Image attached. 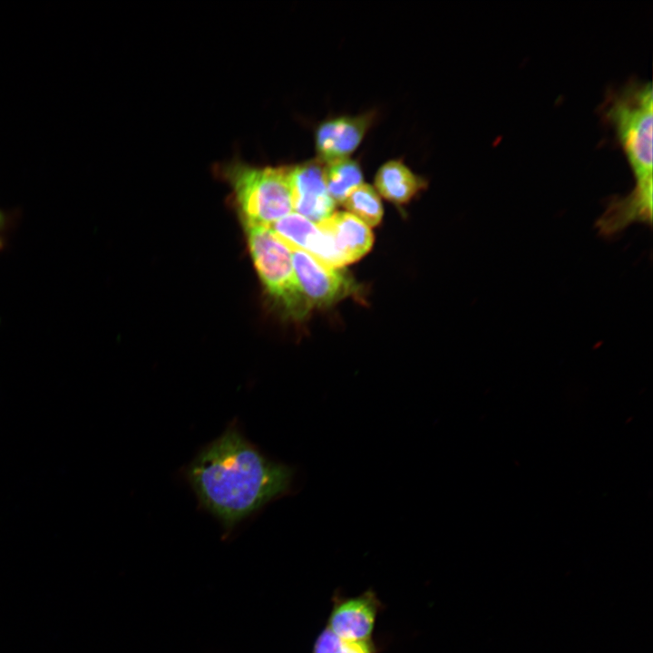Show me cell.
Returning <instances> with one entry per match:
<instances>
[{
    "instance_id": "obj_1",
    "label": "cell",
    "mask_w": 653,
    "mask_h": 653,
    "mask_svg": "<svg viewBox=\"0 0 653 653\" xmlns=\"http://www.w3.org/2000/svg\"><path fill=\"white\" fill-rule=\"evenodd\" d=\"M186 475L201 506L229 531L288 493L294 471L267 458L230 424L198 453Z\"/></svg>"
},
{
    "instance_id": "obj_2",
    "label": "cell",
    "mask_w": 653,
    "mask_h": 653,
    "mask_svg": "<svg viewBox=\"0 0 653 653\" xmlns=\"http://www.w3.org/2000/svg\"><path fill=\"white\" fill-rule=\"evenodd\" d=\"M601 115L614 129L636 179L631 195L652 204V124L651 83L629 80L610 90L602 103Z\"/></svg>"
},
{
    "instance_id": "obj_3",
    "label": "cell",
    "mask_w": 653,
    "mask_h": 653,
    "mask_svg": "<svg viewBox=\"0 0 653 653\" xmlns=\"http://www.w3.org/2000/svg\"><path fill=\"white\" fill-rule=\"evenodd\" d=\"M217 169L231 185L245 225L268 227L292 212L290 167H257L232 161Z\"/></svg>"
},
{
    "instance_id": "obj_4",
    "label": "cell",
    "mask_w": 653,
    "mask_h": 653,
    "mask_svg": "<svg viewBox=\"0 0 653 653\" xmlns=\"http://www.w3.org/2000/svg\"><path fill=\"white\" fill-rule=\"evenodd\" d=\"M246 226L250 254L263 285L291 316L302 317L310 308L295 274L291 250L270 228Z\"/></svg>"
},
{
    "instance_id": "obj_5",
    "label": "cell",
    "mask_w": 653,
    "mask_h": 653,
    "mask_svg": "<svg viewBox=\"0 0 653 653\" xmlns=\"http://www.w3.org/2000/svg\"><path fill=\"white\" fill-rule=\"evenodd\" d=\"M295 274L309 308L331 305L354 289L347 273L326 266L308 253L290 249Z\"/></svg>"
},
{
    "instance_id": "obj_6",
    "label": "cell",
    "mask_w": 653,
    "mask_h": 653,
    "mask_svg": "<svg viewBox=\"0 0 653 653\" xmlns=\"http://www.w3.org/2000/svg\"><path fill=\"white\" fill-rule=\"evenodd\" d=\"M268 228L289 249L305 251L322 264L334 268L346 265L329 234L297 212L276 220Z\"/></svg>"
},
{
    "instance_id": "obj_7",
    "label": "cell",
    "mask_w": 653,
    "mask_h": 653,
    "mask_svg": "<svg viewBox=\"0 0 653 653\" xmlns=\"http://www.w3.org/2000/svg\"><path fill=\"white\" fill-rule=\"evenodd\" d=\"M293 210L317 224L331 216L336 202L326 190L324 178V162L311 160L290 166Z\"/></svg>"
},
{
    "instance_id": "obj_8",
    "label": "cell",
    "mask_w": 653,
    "mask_h": 653,
    "mask_svg": "<svg viewBox=\"0 0 653 653\" xmlns=\"http://www.w3.org/2000/svg\"><path fill=\"white\" fill-rule=\"evenodd\" d=\"M380 601L372 590L335 601L327 628L340 638L353 642L371 641Z\"/></svg>"
},
{
    "instance_id": "obj_9",
    "label": "cell",
    "mask_w": 653,
    "mask_h": 653,
    "mask_svg": "<svg viewBox=\"0 0 653 653\" xmlns=\"http://www.w3.org/2000/svg\"><path fill=\"white\" fill-rule=\"evenodd\" d=\"M372 116H340L322 122L316 132V149L324 163L348 158L361 143Z\"/></svg>"
},
{
    "instance_id": "obj_10",
    "label": "cell",
    "mask_w": 653,
    "mask_h": 653,
    "mask_svg": "<svg viewBox=\"0 0 653 653\" xmlns=\"http://www.w3.org/2000/svg\"><path fill=\"white\" fill-rule=\"evenodd\" d=\"M317 225L330 235L346 264L360 259L372 248L369 227L347 211L334 212Z\"/></svg>"
},
{
    "instance_id": "obj_11",
    "label": "cell",
    "mask_w": 653,
    "mask_h": 653,
    "mask_svg": "<svg viewBox=\"0 0 653 653\" xmlns=\"http://www.w3.org/2000/svg\"><path fill=\"white\" fill-rule=\"evenodd\" d=\"M375 186L378 195L394 203L404 204L425 186V181L401 161L392 160L377 171Z\"/></svg>"
},
{
    "instance_id": "obj_12",
    "label": "cell",
    "mask_w": 653,
    "mask_h": 653,
    "mask_svg": "<svg viewBox=\"0 0 653 653\" xmlns=\"http://www.w3.org/2000/svg\"><path fill=\"white\" fill-rule=\"evenodd\" d=\"M324 178L328 194L336 203L341 204L354 190L364 183L359 164L349 158L325 162Z\"/></svg>"
},
{
    "instance_id": "obj_13",
    "label": "cell",
    "mask_w": 653,
    "mask_h": 653,
    "mask_svg": "<svg viewBox=\"0 0 653 653\" xmlns=\"http://www.w3.org/2000/svg\"><path fill=\"white\" fill-rule=\"evenodd\" d=\"M351 213L368 227L378 225L383 218L380 196L371 185L363 183L342 202Z\"/></svg>"
},
{
    "instance_id": "obj_14",
    "label": "cell",
    "mask_w": 653,
    "mask_h": 653,
    "mask_svg": "<svg viewBox=\"0 0 653 653\" xmlns=\"http://www.w3.org/2000/svg\"><path fill=\"white\" fill-rule=\"evenodd\" d=\"M312 653H375L371 641H346L325 628L317 638Z\"/></svg>"
},
{
    "instance_id": "obj_15",
    "label": "cell",
    "mask_w": 653,
    "mask_h": 653,
    "mask_svg": "<svg viewBox=\"0 0 653 653\" xmlns=\"http://www.w3.org/2000/svg\"><path fill=\"white\" fill-rule=\"evenodd\" d=\"M15 214L0 209V250L5 248L7 234L14 225Z\"/></svg>"
}]
</instances>
